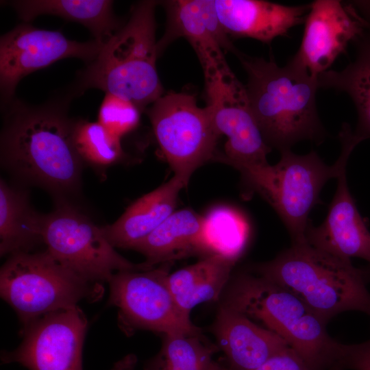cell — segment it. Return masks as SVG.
I'll return each instance as SVG.
<instances>
[{
  "label": "cell",
  "mask_w": 370,
  "mask_h": 370,
  "mask_svg": "<svg viewBox=\"0 0 370 370\" xmlns=\"http://www.w3.org/2000/svg\"><path fill=\"white\" fill-rule=\"evenodd\" d=\"M70 96L37 106L14 98L5 104L1 134L3 166L21 180L63 199L79 190L83 166L72 139Z\"/></svg>",
  "instance_id": "cell-1"
},
{
  "label": "cell",
  "mask_w": 370,
  "mask_h": 370,
  "mask_svg": "<svg viewBox=\"0 0 370 370\" xmlns=\"http://www.w3.org/2000/svg\"><path fill=\"white\" fill-rule=\"evenodd\" d=\"M247 75L250 108L267 144L280 152L299 141L325 136L316 105L317 78L290 60L280 66L270 58L236 54Z\"/></svg>",
  "instance_id": "cell-2"
},
{
  "label": "cell",
  "mask_w": 370,
  "mask_h": 370,
  "mask_svg": "<svg viewBox=\"0 0 370 370\" xmlns=\"http://www.w3.org/2000/svg\"><path fill=\"white\" fill-rule=\"evenodd\" d=\"M158 3L147 0L134 5L127 21L79 72L73 93L97 88L134 103L141 111L163 95L156 68Z\"/></svg>",
  "instance_id": "cell-3"
},
{
  "label": "cell",
  "mask_w": 370,
  "mask_h": 370,
  "mask_svg": "<svg viewBox=\"0 0 370 370\" xmlns=\"http://www.w3.org/2000/svg\"><path fill=\"white\" fill-rule=\"evenodd\" d=\"M222 304L282 338L311 370H331L341 347L326 322L291 290L258 274L241 273L225 288Z\"/></svg>",
  "instance_id": "cell-4"
},
{
  "label": "cell",
  "mask_w": 370,
  "mask_h": 370,
  "mask_svg": "<svg viewBox=\"0 0 370 370\" xmlns=\"http://www.w3.org/2000/svg\"><path fill=\"white\" fill-rule=\"evenodd\" d=\"M257 274L298 295L326 322L347 311L370 316L366 273L346 260L307 241L292 243L271 261L254 268Z\"/></svg>",
  "instance_id": "cell-5"
},
{
  "label": "cell",
  "mask_w": 370,
  "mask_h": 370,
  "mask_svg": "<svg viewBox=\"0 0 370 370\" xmlns=\"http://www.w3.org/2000/svg\"><path fill=\"white\" fill-rule=\"evenodd\" d=\"M338 137L341 152L332 166L327 165L314 151L300 156L286 150L280 152V160L275 165L268 163L239 170L250 187L280 216L292 243L306 241L308 215L321 202L323 186L346 168L352 151L360 143L347 123L343 125Z\"/></svg>",
  "instance_id": "cell-6"
},
{
  "label": "cell",
  "mask_w": 370,
  "mask_h": 370,
  "mask_svg": "<svg viewBox=\"0 0 370 370\" xmlns=\"http://www.w3.org/2000/svg\"><path fill=\"white\" fill-rule=\"evenodd\" d=\"M65 267L46 250L12 254L0 272L1 297L23 327L47 313L97 298L101 288Z\"/></svg>",
  "instance_id": "cell-7"
},
{
  "label": "cell",
  "mask_w": 370,
  "mask_h": 370,
  "mask_svg": "<svg viewBox=\"0 0 370 370\" xmlns=\"http://www.w3.org/2000/svg\"><path fill=\"white\" fill-rule=\"evenodd\" d=\"M42 238L54 259L90 282H108L120 271L153 268L145 262L133 264L121 256L101 227L63 199L44 216Z\"/></svg>",
  "instance_id": "cell-8"
},
{
  "label": "cell",
  "mask_w": 370,
  "mask_h": 370,
  "mask_svg": "<svg viewBox=\"0 0 370 370\" xmlns=\"http://www.w3.org/2000/svg\"><path fill=\"white\" fill-rule=\"evenodd\" d=\"M147 114L174 175L187 186L199 167L217 157L220 135L208 107H199L190 93L169 92L154 101Z\"/></svg>",
  "instance_id": "cell-9"
},
{
  "label": "cell",
  "mask_w": 370,
  "mask_h": 370,
  "mask_svg": "<svg viewBox=\"0 0 370 370\" xmlns=\"http://www.w3.org/2000/svg\"><path fill=\"white\" fill-rule=\"evenodd\" d=\"M171 262L145 271L116 273L108 282L109 304L119 309L124 330L166 334H201L175 301L168 284Z\"/></svg>",
  "instance_id": "cell-10"
},
{
  "label": "cell",
  "mask_w": 370,
  "mask_h": 370,
  "mask_svg": "<svg viewBox=\"0 0 370 370\" xmlns=\"http://www.w3.org/2000/svg\"><path fill=\"white\" fill-rule=\"evenodd\" d=\"M207 107L214 127L227 137L219 158L238 171L268 164L267 144L251 112L245 85L230 68L205 77Z\"/></svg>",
  "instance_id": "cell-11"
},
{
  "label": "cell",
  "mask_w": 370,
  "mask_h": 370,
  "mask_svg": "<svg viewBox=\"0 0 370 370\" xmlns=\"http://www.w3.org/2000/svg\"><path fill=\"white\" fill-rule=\"evenodd\" d=\"M104 42L96 39L78 42L58 31L16 26L0 38V88L3 104L14 99L18 82L26 75L64 58H76L86 64L99 53Z\"/></svg>",
  "instance_id": "cell-12"
},
{
  "label": "cell",
  "mask_w": 370,
  "mask_h": 370,
  "mask_svg": "<svg viewBox=\"0 0 370 370\" xmlns=\"http://www.w3.org/2000/svg\"><path fill=\"white\" fill-rule=\"evenodd\" d=\"M87 321L78 306L44 314L23 327V340L4 352L3 363L18 362L29 370H82Z\"/></svg>",
  "instance_id": "cell-13"
},
{
  "label": "cell",
  "mask_w": 370,
  "mask_h": 370,
  "mask_svg": "<svg viewBox=\"0 0 370 370\" xmlns=\"http://www.w3.org/2000/svg\"><path fill=\"white\" fill-rule=\"evenodd\" d=\"M360 27L354 1H314L304 22L299 48L291 60L317 78L345 51Z\"/></svg>",
  "instance_id": "cell-14"
},
{
  "label": "cell",
  "mask_w": 370,
  "mask_h": 370,
  "mask_svg": "<svg viewBox=\"0 0 370 370\" xmlns=\"http://www.w3.org/2000/svg\"><path fill=\"white\" fill-rule=\"evenodd\" d=\"M167 16L166 28L158 41L159 54L179 38L186 39L195 51L204 77L229 68L226 52L236 49L219 20L215 0H170L161 2Z\"/></svg>",
  "instance_id": "cell-15"
},
{
  "label": "cell",
  "mask_w": 370,
  "mask_h": 370,
  "mask_svg": "<svg viewBox=\"0 0 370 370\" xmlns=\"http://www.w3.org/2000/svg\"><path fill=\"white\" fill-rule=\"evenodd\" d=\"M306 239L311 245L339 258L357 257L370 262V232L348 188L346 168L337 177V187L323 222L308 223Z\"/></svg>",
  "instance_id": "cell-16"
},
{
  "label": "cell",
  "mask_w": 370,
  "mask_h": 370,
  "mask_svg": "<svg viewBox=\"0 0 370 370\" xmlns=\"http://www.w3.org/2000/svg\"><path fill=\"white\" fill-rule=\"evenodd\" d=\"M219 20L230 37L250 38L267 44L303 24L310 3L288 6L260 0H215Z\"/></svg>",
  "instance_id": "cell-17"
},
{
  "label": "cell",
  "mask_w": 370,
  "mask_h": 370,
  "mask_svg": "<svg viewBox=\"0 0 370 370\" xmlns=\"http://www.w3.org/2000/svg\"><path fill=\"white\" fill-rule=\"evenodd\" d=\"M212 330L230 367L235 370L256 369L288 347L274 332L223 304L217 311Z\"/></svg>",
  "instance_id": "cell-18"
},
{
  "label": "cell",
  "mask_w": 370,
  "mask_h": 370,
  "mask_svg": "<svg viewBox=\"0 0 370 370\" xmlns=\"http://www.w3.org/2000/svg\"><path fill=\"white\" fill-rule=\"evenodd\" d=\"M361 27L353 40L354 57L345 69H330L317 77L319 88L346 93L356 108L358 122L355 136L370 138V1H357Z\"/></svg>",
  "instance_id": "cell-19"
},
{
  "label": "cell",
  "mask_w": 370,
  "mask_h": 370,
  "mask_svg": "<svg viewBox=\"0 0 370 370\" xmlns=\"http://www.w3.org/2000/svg\"><path fill=\"white\" fill-rule=\"evenodd\" d=\"M186 186L173 175L134 201L114 223L102 227L106 238L114 247L134 249L175 211L179 193Z\"/></svg>",
  "instance_id": "cell-20"
},
{
  "label": "cell",
  "mask_w": 370,
  "mask_h": 370,
  "mask_svg": "<svg viewBox=\"0 0 370 370\" xmlns=\"http://www.w3.org/2000/svg\"><path fill=\"white\" fill-rule=\"evenodd\" d=\"M204 216L191 209L174 211L134 249L146 257L147 264L204 254Z\"/></svg>",
  "instance_id": "cell-21"
},
{
  "label": "cell",
  "mask_w": 370,
  "mask_h": 370,
  "mask_svg": "<svg viewBox=\"0 0 370 370\" xmlns=\"http://www.w3.org/2000/svg\"><path fill=\"white\" fill-rule=\"evenodd\" d=\"M25 22L42 14L60 16L85 26L94 39L105 42L123 25L109 0H17L7 1Z\"/></svg>",
  "instance_id": "cell-22"
},
{
  "label": "cell",
  "mask_w": 370,
  "mask_h": 370,
  "mask_svg": "<svg viewBox=\"0 0 370 370\" xmlns=\"http://www.w3.org/2000/svg\"><path fill=\"white\" fill-rule=\"evenodd\" d=\"M236 261L212 254L169 273L168 284L180 308L190 314L199 304L219 299L227 287Z\"/></svg>",
  "instance_id": "cell-23"
},
{
  "label": "cell",
  "mask_w": 370,
  "mask_h": 370,
  "mask_svg": "<svg viewBox=\"0 0 370 370\" xmlns=\"http://www.w3.org/2000/svg\"><path fill=\"white\" fill-rule=\"evenodd\" d=\"M44 216L30 206L23 190L0 181L1 256L29 252L42 242Z\"/></svg>",
  "instance_id": "cell-24"
},
{
  "label": "cell",
  "mask_w": 370,
  "mask_h": 370,
  "mask_svg": "<svg viewBox=\"0 0 370 370\" xmlns=\"http://www.w3.org/2000/svg\"><path fill=\"white\" fill-rule=\"evenodd\" d=\"M250 226L245 216L228 206H217L204 216L205 256L217 254L237 261L245 251Z\"/></svg>",
  "instance_id": "cell-25"
},
{
  "label": "cell",
  "mask_w": 370,
  "mask_h": 370,
  "mask_svg": "<svg viewBox=\"0 0 370 370\" xmlns=\"http://www.w3.org/2000/svg\"><path fill=\"white\" fill-rule=\"evenodd\" d=\"M217 345L206 341L201 334L164 335L158 354L144 365L145 370H215L212 359Z\"/></svg>",
  "instance_id": "cell-26"
},
{
  "label": "cell",
  "mask_w": 370,
  "mask_h": 370,
  "mask_svg": "<svg viewBox=\"0 0 370 370\" xmlns=\"http://www.w3.org/2000/svg\"><path fill=\"white\" fill-rule=\"evenodd\" d=\"M72 139L82 162L95 166L111 165L123 155L121 138L98 121L73 119Z\"/></svg>",
  "instance_id": "cell-27"
},
{
  "label": "cell",
  "mask_w": 370,
  "mask_h": 370,
  "mask_svg": "<svg viewBox=\"0 0 370 370\" xmlns=\"http://www.w3.org/2000/svg\"><path fill=\"white\" fill-rule=\"evenodd\" d=\"M141 112L134 103L106 93L99 109L98 122L121 138L137 127Z\"/></svg>",
  "instance_id": "cell-28"
},
{
  "label": "cell",
  "mask_w": 370,
  "mask_h": 370,
  "mask_svg": "<svg viewBox=\"0 0 370 370\" xmlns=\"http://www.w3.org/2000/svg\"><path fill=\"white\" fill-rule=\"evenodd\" d=\"M370 370V339L361 343H341L331 370Z\"/></svg>",
  "instance_id": "cell-29"
},
{
  "label": "cell",
  "mask_w": 370,
  "mask_h": 370,
  "mask_svg": "<svg viewBox=\"0 0 370 370\" xmlns=\"http://www.w3.org/2000/svg\"><path fill=\"white\" fill-rule=\"evenodd\" d=\"M253 370H311L301 356L291 347L277 353Z\"/></svg>",
  "instance_id": "cell-30"
},
{
  "label": "cell",
  "mask_w": 370,
  "mask_h": 370,
  "mask_svg": "<svg viewBox=\"0 0 370 370\" xmlns=\"http://www.w3.org/2000/svg\"><path fill=\"white\" fill-rule=\"evenodd\" d=\"M137 358L134 354H128L114 363L111 370H135Z\"/></svg>",
  "instance_id": "cell-31"
},
{
  "label": "cell",
  "mask_w": 370,
  "mask_h": 370,
  "mask_svg": "<svg viewBox=\"0 0 370 370\" xmlns=\"http://www.w3.org/2000/svg\"><path fill=\"white\" fill-rule=\"evenodd\" d=\"M215 370H235L232 369L231 367H225L223 365L217 362V365Z\"/></svg>",
  "instance_id": "cell-32"
}]
</instances>
